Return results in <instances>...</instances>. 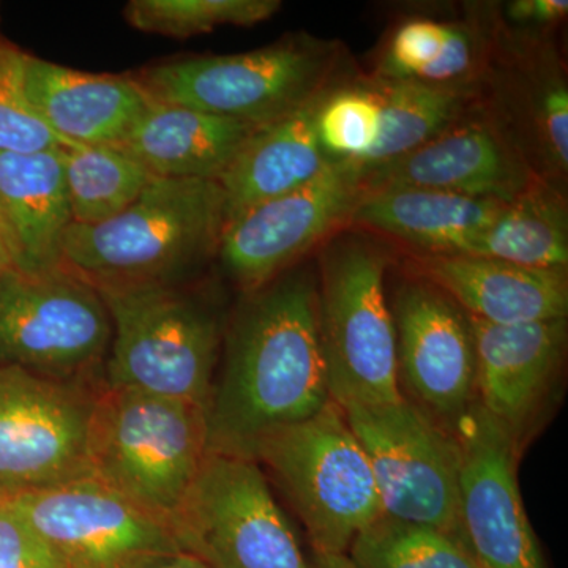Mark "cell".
<instances>
[{
	"label": "cell",
	"mask_w": 568,
	"mask_h": 568,
	"mask_svg": "<svg viewBox=\"0 0 568 568\" xmlns=\"http://www.w3.org/2000/svg\"><path fill=\"white\" fill-rule=\"evenodd\" d=\"M250 294L227 332L207 407L209 450L245 458L265 433L331 402L315 282L291 275Z\"/></svg>",
	"instance_id": "6da1fadb"
},
{
	"label": "cell",
	"mask_w": 568,
	"mask_h": 568,
	"mask_svg": "<svg viewBox=\"0 0 568 568\" xmlns=\"http://www.w3.org/2000/svg\"><path fill=\"white\" fill-rule=\"evenodd\" d=\"M224 226L222 183L155 178L111 220L71 224L62 267L93 287L181 283L219 253Z\"/></svg>",
	"instance_id": "7a4b0ae2"
},
{
	"label": "cell",
	"mask_w": 568,
	"mask_h": 568,
	"mask_svg": "<svg viewBox=\"0 0 568 568\" xmlns=\"http://www.w3.org/2000/svg\"><path fill=\"white\" fill-rule=\"evenodd\" d=\"M209 452L207 407L104 384L97 394L89 474L166 525Z\"/></svg>",
	"instance_id": "3957f363"
},
{
	"label": "cell",
	"mask_w": 568,
	"mask_h": 568,
	"mask_svg": "<svg viewBox=\"0 0 568 568\" xmlns=\"http://www.w3.org/2000/svg\"><path fill=\"white\" fill-rule=\"evenodd\" d=\"M111 317L103 384L209 407L222 325L181 283L95 287Z\"/></svg>",
	"instance_id": "277c9868"
},
{
	"label": "cell",
	"mask_w": 568,
	"mask_h": 568,
	"mask_svg": "<svg viewBox=\"0 0 568 568\" xmlns=\"http://www.w3.org/2000/svg\"><path fill=\"white\" fill-rule=\"evenodd\" d=\"M246 458L282 488L315 555H347L354 538L384 515L368 458L334 402L265 433Z\"/></svg>",
	"instance_id": "5b68a950"
},
{
	"label": "cell",
	"mask_w": 568,
	"mask_h": 568,
	"mask_svg": "<svg viewBox=\"0 0 568 568\" xmlns=\"http://www.w3.org/2000/svg\"><path fill=\"white\" fill-rule=\"evenodd\" d=\"M111 336L99 291L65 267L0 274V366L100 386Z\"/></svg>",
	"instance_id": "8992f818"
},
{
	"label": "cell",
	"mask_w": 568,
	"mask_h": 568,
	"mask_svg": "<svg viewBox=\"0 0 568 568\" xmlns=\"http://www.w3.org/2000/svg\"><path fill=\"white\" fill-rule=\"evenodd\" d=\"M168 528L211 568H312L252 458L209 452Z\"/></svg>",
	"instance_id": "52a82bcc"
},
{
	"label": "cell",
	"mask_w": 568,
	"mask_h": 568,
	"mask_svg": "<svg viewBox=\"0 0 568 568\" xmlns=\"http://www.w3.org/2000/svg\"><path fill=\"white\" fill-rule=\"evenodd\" d=\"M386 257L361 242L325 257L320 328L331 402L377 406L399 402L394 316L384 293Z\"/></svg>",
	"instance_id": "ba28073f"
},
{
	"label": "cell",
	"mask_w": 568,
	"mask_h": 568,
	"mask_svg": "<svg viewBox=\"0 0 568 568\" xmlns=\"http://www.w3.org/2000/svg\"><path fill=\"white\" fill-rule=\"evenodd\" d=\"M327 52L284 41L263 50L203 55L133 74L152 102L175 104L252 125H271L324 91Z\"/></svg>",
	"instance_id": "9c48e42d"
},
{
	"label": "cell",
	"mask_w": 568,
	"mask_h": 568,
	"mask_svg": "<svg viewBox=\"0 0 568 568\" xmlns=\"http://www.w3.org/2000/svg\"><path fill=\"white\" fill-rule=\"evenodd\" d=\"M343 413L372 466L384 514L440 530L466 545L459 525L454 432L406 396L388 405L346 407Z\"/></svg>",
	"instance_id": "30bf717a"
},
{
	"label": "cell",
	"mask_w": 568,
	"mask_h": 568,
	"mask_svg": "<svg viewBox=\"0 0 568 568\" xmlns=\"http://www.w3.org/2000/svg\"><path fill=\"white\" fill-rule=\"evenodd\" d=\"M102 386L0 366V500L91 477L89 425Z\"/></svg>",
	"instance_id": "8fae6325"
},
{
	"label": "cell",
	"mask_w": 568,
	"mask_h": 568,
	"mask_svg": "<svg viewBox=\"0 0 568 568\" xmlns=\"http://www.w3.org/2000/svg\"><path fill=\"white\" fill-rule=\"evenodd\" d=\"M67 568H133L181 552L166 523L85 477L3 500Z\"/></svg>",
	"instance_id": "7c38bea8"
},
{
	"label": "cell",
	"mask_w": 568,
	"mask_h": 568,
	"mask_svg": "<svg viewBox=\"0 0 568 568\" xmlns=\"http://www.w3.org/2000/svg\"><path fill=\"white\" fill-rule=\"evenodd\" d=\"M364 194L361 164L334 160L315 181L230 220L219 248L224 268L246 293L267 286L284 267L353 215Z\"/></svg>",
	"instance_id": "4fadbf2b"
},
{
	"label": "cell",
	"mask_w": 568,
	"mask_h": 568,
	"mask_svg": "<svg viewBox=\"0 0 568 568\" xmlns=\"http://www.w3.org/2000/svg\"><path fill=\"white\" fill-rule=\"evenodd\" d=\"M459 525L481 568H547L519 495L515 440L474 402L454 428Z\"/></svg>",
	"instance_id": "5bb4252c"
},
{
	"label": "cell",
	"mask_w": 568,
	"mask_h": 568,
	"mask_svg": "<svg viewBox=\"0 0 568 568\" xmlns=\"http://www.w3.org/2000/svg\"><path fill=\"white\" fill-rule=\"evenodd\" d=\"M398 376L418 407L454 432L476 402V354L469 321L432 283H409L392 312Z\"/></svg>",
	"instance_id": "9a60e30c"
},
{
	"label": "cell",
	"mask_w": 568,
	"mask_h": 568,
	"mask_svg": "<svg viewBox=\"0 0 568 568\" xmlns=\"http://www.w3.org/2000/svg\"><path fill=\"white\" fill-rule=\"evenodd\" d=\"M467 321L476 354L477 405L521 448L558 379L566 320L519 325Z\"/></svg>",
	"instance_id": "2e32d148"
},
{
	"label": "cell",
	"mask_w": 568,
	"mask_h": 568,
	"mask_svg": "<svg viewBox=\"0 0 568 568\" xmlns=\"http://www.w3.org/2000/svg\"><path fill=\"white\" fill-rule=\"evenodd\" d=\"M362 170L365 193L429 189L508 204L532 189L526 164L478 123L448 129L394 162Z\"/></svg>",
	"instance_id": "e0dca14e"
},
{
	"label": "cell",
	"mask_w": 568,
	"mask_h": 568,
	"mask_svg": "<svg viewBox=\"0 0 568 568\" xmlns=\"http://www.w3.org/2000/svg\"><path fill=\"white\" fill-rule=\"evenodd\" d=\"M24 91L51 130L82 145H121L152 103L130 74L88 73L29 54Z\"/></svg>",
	"instance_id": "ac0fdd59"
},
{
	"label": "cell",
	"mask_w": 568,
	"mask_h": 568,
	"mask_svg": "<svg viewBox=\"0 0 568 568\" xmlns=\"http://www.w3.org/2000/svg\"><path fill=\"white\" fill-rule=\"evenodd\" d=\"M425 282L443 291L467 316L493 325L566 320V271L521 267L466 254L422 257Z\"/></svg>",
	"instance_id": "d6986e66"
},
{
	"label": "cell",
	"mask_w": 568,
	"mask_h": 568,
	"mask_svg": "<svg viewBox=\"0 0 568 568\" xmlns=\"http://www.w3.org/2000/svg\"><path fill=\"white\" fill-rule=\"evenodd\" d=\"M152 102V100H151ZM260 126L152 102L121 145L155 178L219 181Z\"/></svg>",
	"instance_id": "ffe728a7"
},
{
	"label": "cell",
	"mask_w": 568,
	"mask_h": 568,
	"mask_svg": "<svg viewBox=\"0 0 568 568\" xmlns=\"http://www.w3.org/2000/svg\"><path fill=\"white\" fill-rule=\"evenodd\" d=\"M0 211L13 239L14 271L41 274L62 267L71 219L62 149L0 152Z\"/></svg>",
	"instance_id": "44dd1931"
},
{
	"label": "cell",
	"mask_w": 568,
	"mask_h": 568,
	"mask_svg": "<svg viewBox=\"0 0 568 568\" xmlns=\"http://www.w3.org/2000/svg\"><path fill=\"white\" fill-rule=\"evenodd\" d=\"M325 93H316L291 114L257 130L235 156L220 179L226 201V223L253 205L315 181L334 162L317 138V111Z\"/></svg>",
	"instance_id": "7402d4cb"
},
{
	"label": "cell",
	"mask_w": 568,
	"mask_h": 568,
	"mask_svg": "<svg viewBox=\"0 0 568 568\" xmlns=\"http://www.w3.org/2000/svg\"><path fill=\"white\" fill-rule=\"evenodd\" d=\"M504 207L440 190L384 189L365 193L351 219L435 254H462Z\"/></svg>",
	"instance_id": "603a6c76"
},
{
	"label": "cell",
	"mask_w": 568,
	"mask_h": 568,
	"mask_svg": "<svg viewBox=\"0 0 568 568\" xmlns=\"http://www.w3.org/2000/svg\"><path fill=\"white\" fill-rule=\"evenodd\" d=\"M466 256L488 257L545 271H566V209L558 197L529 189L506 204L487 230L466 246Z\"/></svg>",
	"instance_id": "cb8c5ba5"
},
{
	"label": "cell",
	"mask_w": 568,
	"mask_h": 568,
	"mask_svg": "<svg viewBox=\"0 0 568 568\" xmlns=\"http://www.w3.org/2000/svg\"><path fill=\"white\" fill-rule=\"evenodd\" d=\"M381 99L379 136L358 162L375 168L416 151L450 129L465 102V93L454 85L417 81H383L376 89Z\"/></svg>",
	"instance_id": "d4e9b609"
},
{
	"label": "cell",
	"mask_w": 568,
	"mask_h": 568,
	"mask_svg": "<svg viewBox=\"0 0 568 568\" xmlns=\"http://www.w3.org/2000/svg\"><path fill=\"white\" fill-rule=\"evenodd\" d=\"M63 173L71 219L97 224L125 211L148 189L155 175L115 145L62 149Z\"/></svg>",
	"instance_id": "484cf974"
},
{
	"label": "cell",
	"mask_w": 568,
	"mask_h": 568,
	"mask_svg": "<svg viewBox=\"0 0 568 568\" xmlns=\"http://www.w3.org/2000/svg\"><path fill=\"white\" fill-rule=\"evenodd\" d=\"M476 41L462 24L410 20L399 26L381 65L384 81L452 85L473 70Z\"/></svg>",
	"instance_id": "4316f807"
},
{
	"label": "cell",
	"mask_w": 568,
	"mask_h": 568,
	"mask_svg": "<svg viewBox=\"0 0 568 568\" xmlns=\"http://www.w3.org/2000/svg\"><path fill=\"white\" fill-rule=\"evenodd\" d=\"M346 556L355 568H481L457 538L386 514L354 538Z\"/></svg>",
	"instance_id": "83f0119b"
},
{
	"label": "cell",
	"mask_w": 568,
	"mask_h": 568,
	"mask_svg": "<svg viewBox=\"0 0 568 568\" xmlns=\"http://www.w3.org/2000/svg\"><path fill=\"white\" fill-rule=\"evenodd\" d=\"M280 7L278 0H132L123 13L138 31L189 39L222 26L257 24Z\"/></svg>",
	"instance_id": "f1b7e54d"
},
{
	"label": "cell",
	"mask_w": 568,
	"mask_h": 568,
	"mask_svg": "<svg viewBox=\"0 0 568 568\" xmlns=\"http://www.w3.org/2000/svg\"><path fill=\"white\" fill-rule=\"evenodd\" d=\"M24 52L0 40V152L37 153L73 148L33 110L24 91Z\"/></svg>",
	"instance_id": "f546056e"
},
{
	"label": "cell",
	"mask_w": 568,
	"mask_h": 568,
	"mask_svg": "<svg viewBox=\"0 0 568 568\" xmlns=\"http://www.w3.org/2000/svg\"><path fill=\"white\" fill-rule=\"evenodd\" d=\"M316 129L328 159L361 162L379 136L381 99L376 89L325 93L317 111Z\"/></svg>",
	"instance_id": "4dcf8cb0"
},
{
	"label": "cell",
	"mask_w": 568,
	"mask_h": 568,
	"mask_svg": "<svg viewBox=\"0 0 568 568\" xmlns=\"http://www.w3.org/2000/svg\"><path fill=\"white\" fill-rule=\"evenodd\" d=\"M0 568H67L50 545L3 500H0Z\"/></svg>",
	"instance_id": "1f68e13d"
},
{
	"label": "cell",
	"mask_w": 568,
	"mask_h": 568,
	"mask_svg": "<svg viewBox=\"0 0 568 568\" xmlns=\"http://www.w3.org/2000/svg\"><path fill=\"white\" fill-rule=\"evenodd\" d=\"M541 130L552 159L559 168L568 166V92L566 85L556 84L541 100Z\"/></svg>",
	"instance_id": "d6a6232c"
},
{
	"label": "cell",
	"mask_w": 568,
	"mask_h": 568,
	"mask_svg": "<svg viewBox=\"0 0 568 568\" xmlns=\"http://www.w3.org/2000/svg\"><path fill=\"white\" fill-rule=\"evenodd\" d=\"M508 17L525 24H552L568 13L567 0H515L508 3Z\"/></svg>",
	"instance_id": "836d02e7"
},
{
	"label": "cell",
	"mask_w": 568,
	"mask_h": 568,
	"mask_svg": "<svg viewBox=\"0 0 568 568\" xmlns=\"http://www.w3.org/2000/svg\"><path fill=\"white\" fill-rule=\"evenodd\" d=\"M133 568H211L204 562L185 555V552H173V555L153 556V558L141 560Z\"/></svg>",
	"instance_id": "e575fe53"
},
{
	"label": "cell",
	"mask_w": 568,
	"mask_h": 568,
	"mask_svg": "<svg viewBox=\"0 0 568 568\" xmlns=\"http://www.w3.org/2000/svg\"><path fill=\"white\" fill-rule=\"evenodd\" d=\"M0 261L9 268H14L17 253H14L13 239H11L9 226L0 211Z\"/></svg>",
	"instance_id": "d590c367"
},
{
	"label": "cell",
	"mask_w": 568,
	"mask_h": 568,
	"mask_svg": "<svg viewBox=\"0 0 568 568\" xmlns=\"http://www.w3.org/2000/svg\"><path fill=\"white\" fill-rule=\"evenodd\" d=\"M312 568H355L346 555H313Z\"/></svg>",
	"instance_id": "8d00e7d4"
},
{
	"label": "cell",
	"mask_w": 568,
	"mask_h": 568,
	"mask_svg": "<svg viewBox=\"0 0 568 568\" xmlns=\"http://www.w3.org/2000/svg\"><path fill=\"white\" fill-rule=\"evenodd\" d=\"M7 265L2 263V261H0V274H2L3 271H7Z\"/></svg>",
	"instance_id": "74e56055"
}]
</instances>
